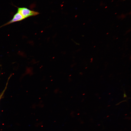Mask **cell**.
Masks as SVG:
<instances>
[{
  "label": "cell",
  "instance_id": "obj_1",
  "mask_svg": "<svg viewBox=\"0 0 131 131\" xmlns=\"http://www.w3.org/2000/svg\"><path fill=\"white\" fill-rule=\"evenodd\" d=\"M17 12L21 15L25 19L27 17L38 15L39 13L31 10L26 8H18Z\"/></svg>",
  "mask_w": 131,
  "mask_h": 131
},
{
  "label": "cell",
  "instance_id": "obj_2",
  "mask_svg": "<svg viewBox=\"0 0 131 131\" xmlns=\"http://www.w3.org/2000/svg\"><path fill=\"white\" fill-rule=\"evenodd\" d=\"M25 18L19 13L17 12L13 16L12 19L10 21L0 27V28L6 25L16 22L21 21Z\"/></svg>",
  "mask_w": 131,
  "mask_h": 131
}]
</instances>
